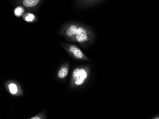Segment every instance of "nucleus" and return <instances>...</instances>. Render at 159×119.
<instances>
[{"instance_id": "obj_4", "label": "nucleus", "mask_w": 159, "mask_h": 119, "mask_svg": "<svg viewBox=\"0 0 159 119\" xmlns=\"http://www.w3.org/2000/svg\"><path fill=\"white\" fill-rule=\"evenodd\" d=\"M78 26H79L75 24H71V25L70 26L66 31L67 36H68L70 38H71L74 40L77 32Z\"/></svg>"}, {"instance_id": "obj_11", "label": "nucleus", "mask_w": 159, "mask_h": 119, "mask_svg": "<svg viewBox=\"0 0 159 119\" xmlns=\"http://www.w3.org/2000/svg\"><path fill=\"white\" fill-rule=\"evenodd\" d=\"M31 119H40L41 118L40 117H37V116H34V117H32L31 118Z\"/></svg>"}, {"instance_id": "obj_8", "label": "nucleus", "mask_w": 159, "mask_h": 119, "mask_svg": "<svg viewBox=\"0 0 159 119\" xmlns=\"http://www.w3.org/2000/svg\"><path fill=\"white\" fill-rule=\"evenodd\" d=\"M35 16L31 13H27L25 15L24 18L28 22H31L34 19Z\"/></svg>"}, {"instance_id": "obj_3", "label": "nucleus", "mask_w": 159, "mask_h": 119, "mask_svg": "<svg viewBox=\"0 0 159 119\" xmlns=\"http://www.w3.org/2000/svg\"><path fill=\"white\" fill-rule=\"evenodd\" d=\"M70 52L72 55L74 56V57L78 59H82V60H85V59H88L84 53L82 52V50L75 45H71L70 46L69 49Z\"/></svg>"}, {"instance_id": "obj_9", "label": "nucleus", "mask_w": 159, "mask_h": 119, "mask_svg": "<svg viewBox=\"0 0 159 119\" xmlns=\"http://www.w3.org/2000/svg\"><path fill=\"white\" fill-rule=\"evenodd\" d=\"M24 12V10L23 8L21 7H19L14 10V14L16 16H20L23 15V13Z\"/></svg>"}, {"instance_id": "obj_6", "label": "nucleus", "mask_w": 159, "mask_h": 119, "mask_svg": "<svg viewBox=\"0 0 159 119\" xmlns=\"http://www.w3.org/2000/svg\"><path fill=\"white\" fill-rule=\"evenodd\" d=\"M68 74V69L67 67H63L60 70L58 73V76L60 79H64Z\"/></svg>"}, {"instance_id": "obj_7", "label": "nucleus", "mask_w": 159, "mask_h": 119, "mask_svg": "<svg viewBox=\"0 0 159 119\" xmlns=\"http://www.w3.org/2000/svg\"><path fill=\"white\" fill-rule=\"evenodd\" d=\"M11 95H16L17 93L18 89L15 83H11L8 86Z\"/></svg>"}, {"instance_id": "obj_5", "label": "nucleus", "mask_w": 159, "mask_h": 119, "mask_svg": "<svg viewBox=\"0 0 159 119\" xmlns=\"http://www.w3.org/2000/svg\"><path fill=\"white\" fill-rule=\"evenodd\" d=\"M39 0H24L23 4L26 7H31L38 4Z\"/></svg>"}, {"instance_id": "obj_2", "label": "nucleus", "mask_w": 159, "mask_h": 119, "mask_svg": "<svg viewBox=\"0 0 159 119\" xmlns=\"http://www.w3.org/2000/svg\"><path fill=\"white\" fill-rule=\"evenodd\" d=\"M92 40V34L86 28L79 26L74 40L81 44L88 43Z\"/></svg>"}, {"instance_id": "obj_1", "label": "nucleus", "mask_w": 159, "mask_h": 119, "mask_svg": "<svg viewBox=\"0 0 159 119\" xmlns=\"http://www.w3.org/2000/svg\"><path fill=\"white\" fill-rule=\"evenodd\" d=\"M87 68H76L73 71L72 77L74 85L76 87L81 86L84 83L88 77Z\"/></svg>"}, {"instance_id": "obj_10", "label": "nucleus", "mask_w": 159, "mask_h": 119, "mask_svg": "<svg viewBox=\"0 0 159 119\" xmlns=\"http://www.w3.org/2000/svg\"><path fill=\"white\" fill-rule=\"evenodd\" d=\"M152 119H159V115H157L156 116H153V117L151 118Z\"/></svg>"}]
</instances>
